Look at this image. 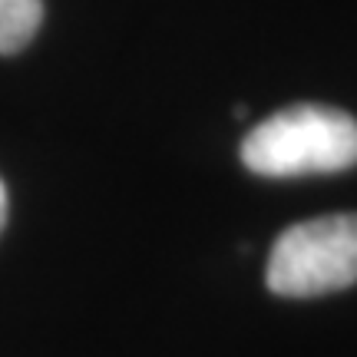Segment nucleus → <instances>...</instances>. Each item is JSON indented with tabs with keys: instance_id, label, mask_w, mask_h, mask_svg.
<instances>
[{
	"instance_id": "3",
	"label": "nucleus",
	"mask_w": 357,
	"mask_h": 357,
	"mask_svg": "<svg viewBox=\"0 0 357 357\" xmlns=\"http://www.w3.org/2000/svg\"><path fill=\"white\" fill-rule=\"evenodd\" d=\"M43 20V0H0V53H17L33 40Z\"/></svg>"
},
{
	"instance_id": "2",
	"label": "nucleus",
	"mask_w": 357,
	"mask_h": 357,
	"mask_svg": "<svg viewBox=\"0 0 357 357\" xmlns=\"http://www.w3.org/2000/svg\"><path fill=\"white\" fill-rule=\"evenodd\" d=\"M265 284L281 298H318L357 284V212L284 229L271 245Z\"/></svg>"
},
{
	"instance_id": "4",
	"label": "nucleus",
	"mask_w": 357,
	"mask_h": 357,
	"mask_svg": "<svg viewBox=\"0 0 357 357\" xmlns=\"http://www.w3.org/2000/svg\"><path fill=\"white\" fill-rule=\"evenodd\" d=\"M7 222V189H3V178H0V229Z\"/></svg>"
},
{
	"instance_id": "1",
	"label": "nucleus",
	"mask_w": 357,
	"mask_h": 357,
	"mask_svg": "<svg viewBox=\"0 0 357 357\" xmlns=\"http://www.w3.org/2000/svg\"><path fill=\"white\" fill-rule=\"evenodd\" d=\"M242 162L258 176L294 178L357 166V119L321 102H294L242 139Z\"/></svg>"
}]
</instances>
